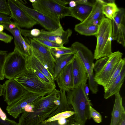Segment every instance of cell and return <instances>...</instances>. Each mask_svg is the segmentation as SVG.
<instances>
[{
	"instance_id": "6da1fadb",
	"label": "cell",
	"mask_w": 125,
	"mask_h": 125,
	"mask_svg": "<svg viewBox=\"0 0 125 125\" xmlns=\"http://www.w3.org/2000/svg\"><path fill=\"white\" fill-rule=\"evenodd\" d=\"M60 93L55 89L45 96L38 98L32 104V112L24 111L20 117L18 125H37L48 118L60 104Z\"/></svg>"
},
{
	"instance_id": "7a4b0ae2",
	"label": "cell",
	"mask_w": 125,
	"mask_h": 125,
	"mask_svg": "<svg viewBox=\"0 0 125 125\" xmlns=\"http://www.w3.org/2000/svg\"><path fill=\"white\" fill-rule=\"evenodd\" d=\"M84 86L81 84L66 91L68 103L75 112L73 119L78 125H85L87 120L91 118L89 109L92 104L85 93Z\"/></svg>"
},
{
	"instance_id": "3957f363",
	"label": "cell",
	"mask_w": 125,
	"mask_h": 125,
	"mask_svg": "<svg viewBox=\"0 0 125 125\" xmlns=\"http://www.w3.org/2000/svg\"><path fill=\"white\" fill-rule=\"evenodd\" d=\"M123 54L119 51L112 53L109 56L101 58L94 63V79L97 83L104 88L109 82Z\"/></svg>"
},
{
	"instance_id": "277c9868",
	"label": "cell",
	"mask_w": 125,
	"mask_h": 125,
	"mask_svg": "<svg viewBox=\"0 0 125 125\" xmlns=\"http://www.w3.org/2000/svg\"><path fill=\"white\" fill-rule=\"evenodd\" d=\"M112 27L111 21L105 18L99 26L95 35L97 43L94 54V59L97 60L110 55L112 52L111 42Z\"/></svg>"
},
{
	"instance_id": "5b68a950",
	"label": "cell",
	"mask_w": 125,
	"mask_h": 125,
	"mask_svg": "<svg viewBox=\"0 0 125 125\" xmlns=\"http://www.w3.org/2000/svg\"><path fill=\"white\" fill-rule=\"evenodd\" d=\"M69 2L63 0H36L32 6L33 9L60 23V19L70 15V7L66 6Z\"/></svg>"
},
{
	"instance_id": "8992f818",
	"label": "cell",
	"mask_w": 125,
	"mask_h": 125,
	"mask_svg": "<svg viewBox=\"0 0 125 125\" xmlns=\"http://www.w3.org/2000/svg\"><path fill=\"white\" fill-rule=\"evenodd\" d=\"M14 79L28 91L45 96L50 93L56 87L55 84L44 82L33 72L27 69Z\"/></svg>"
},
{
	"instance_id": "52a82bcc",
	"label": "cell",
	"mask_w": 125,
	"mask_h": 125,
	"mask_svg": "<svg viewBox=\"0 0 125 125\" xmlns=\"http://www.w3.org/2000/svg\"><path fill=\"white\" fill-rule=\"evenodd\" d=\"M27 58L15 48L7 54L3 68L4 78L14 79L26 70Z\"/></svg>"
},
{
	"instance_id": "ba28073f",
	"label": "cell",
	"mask_w": 125,
	"mask_h": 125,
	"mask_svg": "<svg viewBox=\"0 0 125 125\" xmlns=\"http://www.w3.org/2000/svg\"><path fill=\"white\" fill-rule=\"evenodd\" d=\"M29 39L32 54L53 76L56 60L52 55L50 49L33 39Z\"/></svg>"
},
{
	"instance_id": "9c48e42d",
	"label": "cell",
	"mask_w": 125,
	"mask_h": 125,
	"mask_svg": "<svg viewBox=\"0 0 125 125\" xmlns=\"http://www.w3.org/2000/svg\"><path fill=\"white\" fill-rule=\"evenodd\" d=\"M13 1L24 10L32 19L35 21L47 31H52L59 28L61 25L44 14L33 9L27 7L21 0H13Z\"/></svg>"
},
{
	"instance_id": "30bf717a",
	"label": "cell",
	"mask_w": 125,
	"mask_h": 125,
	"mask_svg": "<svg viewBox=\"0 0 125 125\" xmlns=\"http://www.w3.org/2000/svg\"><path fill=\"white\" fill-rule=\"evenodd\" d=\"M83 63L89 76V84L92 85L95 83L94 79V55L91 51L82 43L76 42L71 47Z\"/></svg>"
},
{
	"instance_id": "8fae6325",
	"label": "cell",
	"mask_w": 125,
	"mask_h": 125,
	"mask_svg": "<svg viewBox=\"0 0 125 125\" xmlns=\"http://www.w3.org/2000/svg\"><path fill=\"white\" fill-rule=\"evenodd\" d=\"M3 85L2 95L8 105L18 100L28 92L14 79H8Z\"/></svg>"
},
{
	"instance_id": "7c38bea8",
	"label": "cell",
	"mask_w": 125,
	"mask_h": 125,
	"mask_svg": "<svg viewBox=\"0 0 125 125\" xmlns=\"http://www.w3.org/2000/svg\"><path fill=\"white\" fill-rule=\"evenodd\" d=\"M7 2L11 13L10 17L18 27L28 29L38 24L13 0H8Z\"/></svg>"
},
{
	"instance_id": "4fadbf2b",
	"label": "cell",
	"mask_w": 125,
	"mask_h": 125,
	"mask_svg": "<svg viewBox=\"0 0 125 125\" xmlns=\"http://www.w3.org/2000/svg\"><path fill=\"white\" fill-rule=\"evenodd\" d=\"M44 96L43 94L28 91L18 100L8 105L6 111L10 115L16 119L24 111V108L26 106L31 104L40 97Z\"/></svg>"
},
{
	"instance_id": "5bb4252c",
	"label": "cell",
	"mask_w": 125,
	"mask_h": 125,
	"mask_svg": "<svg viewBox=\"0 0 125 125\" xmlns=\"http://www.w3.org/2000/svg\"><path fill=\"white\" fill-rule=\"evenodd\" d=\"M41 31V34L39 36L32 37L31 38L44 39L62 45L68 42L69 38L72 33V31L70 29L64 30L61 25L59 28L53 31H49L42 29Z\"/></svg>"
},
{
	"instance_id": "9a60e30c",
	"label": "cell",
	"mask_w": 125,
	"mask_h": 125,
	"mask_svg": "<svg viewBox=\"0 0 125 125\" xmlns=\"http://www.w3.org/2000/svg\"><path fill=\"white\" fill-rule=\"evenodd\" d=\"M73 88L86 84L89 78L88 73L82 62L76 54L74 55L73 61Z\"/></svg>"
},
{
	"instance_id": "2e32d148",
	"label": "cell",
	"mask_w": 125,
	"mask_h": 125,
	"mask_svg": "<svg viewBox=\"0 0 125 125\" xmlns=\"http://www.w3.org/2000/svg\"><path fill=\"white\" fill-rule=\"evenodd\" d=\"M73 59L61 71L55 79L60 89L66 92L73 88Z\"/></svg>"
},
{
	"instance_id": "e0dca14e",
	"label": "cell",
	"mask_w": 125,
	"mask_h": 125,
	"mask_svg": "<svg viewBox=\"0 0 125 125\" xmlns=\"http://www.w3.org/2000/svg\"><path fill=\"white\" fill-rule=\"evenodd\" d=\"M112 38L113 40L122 41L125 39V11L123 8L119 10L112 20Z\"/></svg>"
},
{
	"instance_id": "ac0fdd59",
	"label": "cell",
	"mask_w": 125,
	"mask_h": 125,
	"mask_svg": "<svg viewBox=\"0 0 125 125\" xmlns=\"http://www.w3.org/2000/svg\"><path fill=\"white\" fill-rule=\"evenodd\" d=\"M115 95V99L110 125H117L122 115L125 113V108L122 104V98L119 92Z\"/></svg>"
},
{
	"instance_id": "d6986e66",
	"label": "cell",
	"mask_w": 125,
	"mask_h": 125,
	"mask_svg": "<svg viewBox=\"0 0 125 125\" xmlns=\"http://www.w3.org/2000/svg\"><path fill=\"white\" fill-rule=\"evenodd\" d=\"M93 6L80 3H77L75 6L70 7V16L73 17L80 21H83L90 14Z\"/></svg>"
},
{
	"instance_id": "ffe728a7",
	"label": "cell",
	"mask_w": 125,
	"mask_h": 125,
	"mask_svg": "<svg viewBox=\"0 0 125 125\" xmlns=\"http://www.w3.org/2000/svg\"><path fill=\"white\" fill-rule=\"evenodd\" d=\"M125 76V65L124 66L118 75L114 80L108 89L105 92L104 98L107 99L119 92L124 82Z\"/></svg>"
},
{
	"instance_id": "44dd1931",
	"label": "cell",
	"mask_w": 125,
	"mask_h": 125,
	"mask_svg": "<svg viewBox=\"0 0 125 125\" xmlns=\"http://www.w3.org/2000/svg\"><path fill=\"white\" fill-rule=\"evenodd\" d=\"M103 0H96L92 10L88 17L82 22L91 24L94 21L97 19L102 20L105 18L102 12V7L105 4Z\"/></svg>"
},
{
	"instance_id": "7402d4cb",
	"label": "cell",
	"mask_w": 125,
	"mask_h": 125,
	"mask_svg": "<svg viewBox=\"0 0 125 125\" xmlns=\"http://www.w3.org/2000/svg\"><path fill=\"white\" fill-rule=\"evenodd\" d=\"M26 65L36 69L44 74L51 82L55 83L52 75L32 53L31 55L27 58Z\"/></svg>"
},
{
	"instance_id": "603a6c76",
	"label": "cell",
	"mask_w": 125,
	"mask_h": 125,
	"mask_svg": "<svg viewBox=\"0 0 125 125\" xmlns=\"http://www.w3.org/2000/svg\"><path fill=\"white\" fill-rule=\"evenodd\" d=\"M99 26L90 24L80 23L75 25L74 29L80 34L87 36L95 35L98 30Z\"/></svg>"
},
{
	"instance_id": "cb8c5ba5",
	"label": "cell",
	"mask_w": 125,
	"mask_h": 125,
	"mask_svg": "<svg viewBox=\"0 0 125 125\" xmlns=\"http://www.w3.org/2000/svg\"><path fill=\"white\" fill-rule=\"evenodd\" d=\"M74 54H70L63 55L56 60L54 73L53 76L54 80L61 71L69 62L72 60Z\"/></svg>"
},
{
	"instance_id": "d4e9b609",
	"label": "cell",
	"mask_w": 125,
	"mask_h": 125,
	"mask_svg": "<svg viewBox=\"0 0 125 125\" xmlns=\"http://www.w3.org/2000/svg\"><path fill=\"white\" fill-rule=\"evenodd\" d=\"M4 27V29L10 32L14 37V48L17 49L21 53L25 56L22 43V39L23 37L21 34L20 30V28L17 25L16 28L12 29H10L7 27Z\"/></svg>"
},
{
	"instance_id": "484cf974",
	"label": "cell",
	"mask_w": 125,
	"mask_h": 125,
	"mask_svg": "<svg viewBox=\"0 0 125 125\" xmlns=\"http://www.w3.org/2000/svg\"><path fill=\"white\" fill-rule=\"evenodd\" d=\"M60 104L57 108L49 116L50 118L60 113L66 111H72V107L68 104L66 91L60 89Z\"/></svg>"
},
{
	"instance_id": "4316f807",
	"label": "cell",
	"mask_w": 125,
	"mask_h": 125,
	"mask_svg": "<svg viewBox=\"0 0 125 125\" xmlns=\"http://www.w3.org/2000/svg\"><path fill=\"white\" fill-rule=\"evenodd\" d=\"M119 9L114 0L104 4L102 7V12L107 18L112 20L119 11Z\"/></svg>"
},
{
	"instance_id": "83f0119b",
	"label": "cell",
	"mask_w": 125,
	"mask_h": 125,
	"mask_svg": "<svg viewBox=\"0 0 125 125\" xmlns=\"http://www.w3.org/2000/svg\"><path fill=\"white\" fill-rule=\"evenodd\" d=\"M50 50L52 55L56 60L63 55L75 54L74 51L71 47L51 48Z\"/></svg>"
},
{
	"instance_id": "f1b7e54d",
	"label": "cell",
	"mask_w": 125,
	"mask_h": 125,
	"mask_svg": "<svg viewBox=\"0 0 125 125\" xmlns=\"http://www.w3.org/2000/svg\"><path fill=\"white\" fill-rule=\"evenodd\" d=\"M125 65V58H122L118 63L108 83L104 88V92L108 89L114 80L118 75L123 67Z\"/></svg>"
},
{
	"instance_id": "f546056e",
	"label": "cell",
	"mask_w": 125,
	"mask_h": 125,
	"mask_svg": "<svg viewBox=\"0 0 125 125\" xmlns=\"http://www.w3.org/2000/svg\"><path fill=\"white\" fill-rule=\"evenodd\" d=\"M74 114L73 111H66L57 114L45 120L46 121H52L58 120L62 118L67 119L73 115Z\"/></svg>"
},
{
	"instance_id": "4dcf8cb0",
	"label": "cell",
	"mask_w": 125,
	"mask_h": 125,
	"mask_svg": "<svg viewBox=\"0 0 125 125\" xmlns=\"http://www.w3.org/2000/svg\"><path fill=\"white\" fill-rule=\"evenodd\" d=\"M45 46L50 49L53 48H63V45L58 44L55 42L40 38H33Z\"/></svg>"
},
{
	"instance_id": "1f68e13d",
	"label": "cell",
	"mask_w": 125,
	"mask_h": 125,
	"mask_svg": "<svg viewBox=\"0 0 125 125\" xmlns=\"http://www.w3.org/2000/svg\"><path fill=\"white\" fill-rule=\"evenodd\" d=\"M26 68L34 73L39 78L44 82L49 83L55 84L51 82L44 74L36 69L27 65H26Z\"/></svg>"
},
{
	"instance_id": "d6a6232c",
	"label": "cell",
	"mask_w": 125,
	"mask_h": 125,
	"mask_svg": "<svg viewBox=\"0 0 125 125\" xmlns=\"http://www.w3.org/2000/svg\"><path fill=\"white\" fill-rule=\"evenodd\" d=\"M89 110L91 117L94 121L97 123H101L102 118L100 114L93 108L92 106H90Z\"/></svg>"
},
{
	"instance_id": "836d02e7",
	"label": "cell",
	"mask_w": 125,
	"mask_h": 125,
	"mask_svg": "<svg viewBox=\"0 0 125 125\" xmlns=\"http://www.w3.org/2000/svg\"><path fill=\"white\" fill-rule=\"evenodd\" d=\"M7 51L0 50V80H3L5 78L3 72V64L7 55Z\"/></svg>"
},
{
	"instance_id": "e575fe53",
	"label": "cell",
	"mask_w": 125,
	"mask_h": 125,
	"mask_svg": "<svg viewBox=\"0 0 125 125\" xmlns=\"http://www.w3.org/2000/svg\"><path fill=\"white\" fill-rule=\"evenodd\" d=\"M0 13L10 16L9 7L7 1L5 0H0Z\"/></svg>"
},
{
	"instance_id": "d590c367",
	"label": "cell",
	"mask_w": 125,
	"mask_h": 125,
	"mask_svg": "<svg viewBox=\"0 0 125 125\" xmlns=\"http://www.w3.org/2000/svg\"><path fill=\"white\" fill-rule=\"evenodd\" d=\"M11 17L6 14L0 13V23L1 24H10L14 23L11 20Z\"/></svg>"
},
{
	"instance_id": "8d00e7d4",
	"label": "cell",
	"mask_w": 125,
	"mask_h": 125,
	"mask_svg": "<svg viewBox=\"0 0 125 125\" xmlns=\"http://www.w3.org/2000/svg\"><path fill=\"white\" fill-rule=\"evenodd\" d=\"M73 116H72L69 122L65 125H70L74 123ZM37 125H60L58 123V120L52 121H46V120L42 121Z\"/></svg>"
},
{
	"instance_id": "74e56055",
	"label": "cell",
	"mask_w": 125,
	"mask_h": 125,
	"mask_svg": "<svg viewBox=\"0 0 125 125\" xmlns=\"http://www.w3.org/2000/svg\"><path fill=\"white\" fill-rule=\"evenodd\" d=\"M13 37L3 32H0V40L7 43H10L13 39Z\"/></svg>"
},
{
	"instance_id": "f35d334b",
	"label": "cell",
	"mask_w": 125,
	"mask_h": 125,
	"mask_svg": "<svg viewBox=\"0 0 125 125\" xmlns=\"http://www.w3.org/2000/svg\"><path fill=\"white\" fill-rule=\"evenodd\" d=\"M0 125H18V123L9 118L3 120L0 117Z\"/></svg>"
},
{
	"instance_id": "ab89813d",
	"label": "cell",
	"mask_w": 125,
	"mask_h": 125,
	"mask_svg": "<svg viewBox=\"0 0 125 125\" xmlns=\"http://www.w3.org/2000/svg\"><path fill=\"white\" fill-rule=\"evenodd\" d=\"M74 1L76 3H80L92 6L94 5L95 1V0L94 1L92 2L91 1L88 0H76Z\"/></svg>"
},
{
	"instance_id": "60d3db41",
	"label": "cell",
	"mask_w": 125,
	"mask_h": 125,
	"mask_svg": "<svg viewBox=\"0 0 125 125\" xmlns=\"http://www.w3.org/2000/svg\"><path fill=\"white\" fill-rule=\"evenodd\" d=\"M34 107L33 105L31 103L26 106L24 108V111L27 112H32Z\"/></svg>"
},
{
	"instance_id": "b9f144b4",
	"label": "cell",
	"mask_w": 125,
	"mask_h": 125,
	"mask_svg": "<svg viewBox=\"0 0 125 125\" xmlns=\"http://www.w3.org/2000/svg\"><path fill=\"white\" fill-rule=\"evenodd\" d=\"M117 125H125V113L122 115Z\"/></svg>"
},
{
	"instance_id": "7bdbcfd3",
	"label": "cell",
	"mask_w": 125,
	"mask_h": 125,
	"mask_svg": "<svg viewBox=\"0 0 125 125\" xmlns=\"http://www.w3.org/2000/svg\"><path fill=\"white\" fill-rule=\"evenodd\" d=\"M103 19H97L96 20L92 22L90 24H92L94 25L99 26L101 24Z\"/></svg>"
},
{
	"instance_id": "ee69618b",
	"label": "cell",
	"mask_w": 125,
	"mask_h": 125,
	"mask_svg": "<svg viewBox=\"0 0 125 125\" xmlns=\"http://www.w3.org/2000/svg\"><path fill=\"white\" fill-rule=\"evenodd\" d=\"M0 117L3 120H4L7 118L6 115L5 113L2 111L0 107Z\"/></svg>"
},
{
	"instance_id": "f6af8a7d",
	"label": "cell",
	"mask_w": 125,
	"mask_h": 125,
	"mask_svg": "<svg viewBox=\"0 0 125 125\" xmlns=\"http://www.w3.org/2000/svg\"><path fill=\"white\" fill-rule=\"evenodd\" d=\"M84 89L86 95L88 96L89 93V88L87 84H86L84 86Z\"/></svg>"
},
{
	"instance_id": "bcb514c9",
	"label": "cell",
	"mask_w": 125,
	"mask_h": 125,
	"mask_svg": "<svg viewBox=\"0 0 125 125\" xmlns=\"http://www.w3.org/2000/svg\"><path fill=\"white\" fill-rule=\"evenodd\" d=\"M70 7L71 8H73L76 5L77 3L74 0H71L69 2Z\"/></svg>"
},
{
	"instance_id": "7dc6e473",
	"label": "cell",
	"mask_w": 125,
	"mask_h": 125,
	"mask_svg": "<svg viewBox=\"0 0 125 125\" xmlns=\"http://www.w3.org/2000/svg\"><path fill=\"white\" fill-rule=\"evenodd\" d=\"M3 85L0 84V96L2 95Z\"/></svg>"
},
{
	"instance_id": "c3c4849f",
	"label": "cell",
	"mask_w": 125,
	"mask_h": 125,
	"mask_svg": "<svg viewBox=\"0 0 125 125\" xmlns=\"http://www.w3.org/2000/svg\"><path fill=\"white\" fill-rule=\"evenodd\" d=\"M4 29V27L2 24H0V32H2Z\"/></svg>"
},
{
	"instance_id": "681fc988",
	"label": "cell",
	"mask_w": 125,
	"mask_h": 125,
	"mask_svg": "<svg viewBox=\"0 0 125 125\" xmlns=\"http://www.w3.org/2000/svg\"><path fill=\"white\" fill-rule=\"evenodd\" d=\"M36 0H29V1L30 2L32 3L35 2L36 1Z\"/></svg>"
},
{
	"instance_id": "f907efd6",
	"label": "cell",
	"mask_w": 125,
	"mask_h": 125,
	"mask_svg": "<svg viewBox=\"0 0 125 125\" xmlns=\"http://www.w3.org/2000/svg\"><path fill=\"white\" fill-rule=\"evenodd\" d=\"M70 125H78L76 123H73L72 124H71Z\"/></svg>"
},
{
	"instance_id": "816d5d0a",
	"label": "cell",
	"mask_w": 125,
	"mask_h": 125,
	"mask_svg": "<svg viewBox=\"0 0 125 125\" xmlns=\"http://www.w3.org/2000/svg\"><path fill=\"white\" fill-rule=\"evenodd\" d=\"M1 24L0 23V24Z\"/></svg>"
}]
</instances>
